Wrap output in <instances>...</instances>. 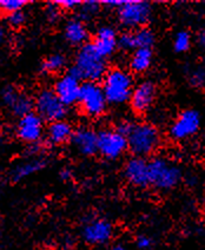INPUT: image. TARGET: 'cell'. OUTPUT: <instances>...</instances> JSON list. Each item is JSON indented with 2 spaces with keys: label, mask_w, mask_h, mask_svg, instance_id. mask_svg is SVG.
Instances as JSON below:
<instances>
[{
  "label": "cell",
  "mask_w": 205,
  "mask_h": 250,
  "mask_svg": "<svg viewBox=\"0 0 205 250\" xmlns=\"http://www.w3.org/2000/svg\"><path fill=\"white\" fill-rule=\"evenodd\" d=\"M97 52L104 59H109L115 55L118 49V35L115 27L110 25H102L96 31L92 41Z\"/></svg>",
  "instance_id": "obj_16"
},
{
  "label": "cell",
  "mask_w": 205,
  "mask_h": 250,
  "mask_svg": "<svg viewBox=\"0 0 205 250\" xmlns=\"http://www.w3.org/2000/svg\"><path fill=\"white\" fill-rule=\"evenodd\" d=\"M129 151L135 157L146 158L153 155L162 144V136L157 126L147 122H137L127 136Z\"/></svg>",
  "instance_id": "obj_3"
},
{
  "label": "cell",
  "mask_w": 205,
  "mask_h": 250,
  "mask_svg": "<svg viewBox=\"0 0 205 250\" xmlns=\"http://www.w3.org/2000/svg\"><path fill=\"white\" fill-rule=\"evenodd\" d=\"M62 12V11L57 5L56 1L47 2L46 6H45V17H46L48 22H51V24H56L61 19Z\"/></svg>",
  "instance_id": "obj_29"
},
{
  "label": "cell",
  "mask_w": 205,
  "mask_h": 250,
  "mask_svg": "<svg viewBox=\"0 0 205 250\" xmlns=\"http://www.w3.org/2000/svg\"><path fill=\"white\" fill-rule=\"evenodd\" d=\"M73 132H75V129L72 125L66 119H64V121L53 122V123L48 124L46 131H45V138L51 146H59L71 141Z\"/></svg>",
  "instance_id": "obj_18"
},
{
  "label": "cell",
  "mask_w": 205,
  "mask_h": 250,
  "mask_svg": "<svg viewBox=\"0 0 205 250\" xmlns=\"http://www.w3.org/2000/svg\"><path fill=\"white\" fill-rule=\"evenodd\" d=\"M191 47V35L187 31H178L173 38V50L177 53H184Z\"/></svg>",
  "instance_id": "obj_25"
},
{
  "label": "cell",
  "mask_w": 205,
  "mask_h": 250,
  "mask_svg": "<svg viewBox=\"0 0 205 250\" xmlns=\"http://www.w3.org/2000/svg\"><path fill=\"white\" fill-rule=\"evenodd\" d=\"M102 87L109 105L121 106L130 103L132 91L135 89L133 77L129 71L122 67L109 69L102 81Z\"/></svg>",
  "instance_id": "obj_2"
},
{
  "label": "cell",
  "mask_w": 205,
  "mask_h": 250,
  "mask_svg": "<svg viewBox=\"0 0 205 250\" xmlns=\"http://www.w3.org/2000/svg\"><path fill=\"white\" fill-rule=\"evenodd\" d=\"M102 6V2L93 1V0L82 2L78 8V18L84 22L93 21L101 13Z\"/></svg>",
  "instance_id": "obj_23"
},
{
  "label": "cell",
  "mask_w": 205,
  "mask_h": 250,
  "mask_svg": "<svg viewBox=\"0 0 205 250\" xmlns=\"http://www.w3.org/2000/svg\"><path fill=\"white\" fill-rule=\"evenodd\" d=\"M66 57L62 55V53H52V55L45 58L44 62H41V70L45 75H50V73L52 75V73L61 72L66 66Z\"/></svg>",
  "instance_id": "obj_22"
},
{
  "label": "cell",
  "mask_w": 205,
  "mask_h": 250,
  "mask_svg": "<svg viewBox=\"0 0 205 250\" xmlns=\"http://www.w3.org/2000/svg\"><path fill=\"white\" fill-rule=\"evenodd\" d=\"M70 142L76 151L85 157H91L98 153V131L87 125L76 127Z\"/></svg>",
  "instance_id": "obj_14"
},
{
  "label": "cell",
  "mask_w": 205,
  "mask_h": 250,
  "mask_svg": "<svg viewBox=\"0 0 205 250\" xmlns=\"http://www.w3.org/2000/svg\"><path fill=\"white\" fill-rule=\"evenodd\" d=\"M20 95V91H18L16 87L11 86V85H7L2 89L1 92V98H2V103H4L5 106L7 109H10L11 106L14 104V102L17 101V98L19 97Z\"/></svg>",
  "instance_id": "obj_28"
},
{
  "label": "cell",
  "mask_w": 205,
  "mask_h": 250,
  "mask_svg": "<svg viewBox=\"0 0 205 250\" xmlns=\"http://www.w3.org/2000/svg\"><path fill=\"white\" fill-rule=\"evenodd\" d=\"M133 32L136 37L137 49H152L156 42V36L151 28L145 26Z\"/></svg>",
  "instance_id": "obj_24"
},
{
  "label": "cell",
  "mask_w": 205,
  "mask_h": 250,
  "mask_svg": "<svg viewBox=\"0 0 205 250\" xmlns=\"http://www.w3.org/2000/svg\"><path fill=\"white\" fill-rule=\"evenodd\" d=\"M28 4L27 1L24 0H2L0 1V7H1L2 12L6 14L18 12V11H24V7Z\"/></svg>",
  "instance_id": "obj_27"
},
{
  "label": "cell",
  "mask_w": 205,
  "mask_h": 250,
  "mask_svg": "<svg viewBox=\"0 0 205 250\" xmlns=\"http://www.w3.org/2000/svg\"><path fill=\"white\" fill-rule=\"evenodd\" d=\"M8 110L12 112L13 116L18 117V119L24 117L34 111V98H31L26 93L20 92L19 97Z\"/></svg>",
  "instance_id": "obj_21"
},
{
  "label": "cell",
  "mask_w": 205,
  "mask_h": 250,
  "mask_svg": "<svg viewBox=\"0 0 205 250\" xmlns=\"http://www.w3.org/2000/svg\"><path fill=\"white\" fill-rule=\"evenodd\" d=\"M47 158L44 156L27 157L24 162H19L10 170V181L13 183L20 182L28 176L41 171L47 166Z\"/></svg>",
  "instance_id": "obj_17"
},
{
  "label": "cell",
  "mask_w": 205,
  "mask_h": 250,
  "mask_svg": "<svg viewBox=\"0 0 205 250\" xmlns=\"http://www.w3.org/2000/svg\"><path fill=\"white\" fill-rule=\"evenodd\" d=\"M129 150L127 138L116 129L98 130V153L105 160H117Z\"/></svg>",
  "instance_id": "obj_8"
},
{
  "label": "cell",
  "mask_w": 205,
  "mask_h": 250,
  "mask_svg": "<svg viewBox=\"0 0 205 250\" xmlns=\"http://www.w3.org/2000/svg\"><path fill=\"white\" fill-rule=\"evenodd\" d=\"M64 38L67 44L72 46L82 47L85 45L89 39V31H87L86 24L81 21L79 18H71L65 22L64 30Z\"/></svg>",
  "instance_id": "obj_19"
},
{
  "label": "cell",
  "mask_w": 205,
  "mask_h": 250,
  "mask_svg": "<svg viewBox=\"0 0 205 250\" xmlns=\"http://www.w3.org/2000/svg\"><path fill=\"white\" fill-rule=\"evenodd\" d=\"M44 119L36 111L28 113L24 117L18 119L16 126V135L19 141L32 146V144L41 143V138L45 136Z\"/></svg>",
  "instance_id": "obj_10"
},
{
  "label": "cell",
  "mask_w": 205,
  "mask_h": 250,
  "mask_svg": "<svg viewBox=\"0 0 205 250\" xmlns=\"http://www.w3.org/2000/svg\"><path fill=\"white\" fill-rule=\"evenodd\" d=\"M196 42H197L198 46L205 51V30L199 31L197 37H196Z\"/></svg>",
  "instance_id": "obj_35"
},
{
  "label": "cell",
  "mask_w": 205,
  "mask_h": 250,
  "mask_svg": "<svg viewBox=\"0 0 205 250\" xmlns=\"http://www.w3.org/2000/svg\"><path fill=\"white\" fill-rule=\"evenodd\" d=\"M107 69V61L97 52L92 42H86L77 51L73 64L67 69L68 75L78 81L98 83L102 81Z\"/></svg>",
  "instance_id": "obj_1"
},
{
  "label": "cell",
  "mask_w": 205,
  "mask_h": 250,
  "mask_svg": "<svg viewBox=\"0 0 205 250\" xmlns=\"http://www.w3.org/2000/svg\"><path fill=\"white\" fill-rule=\"evenodd\" d=\"M111 250H127V249L125 248L124 246H122V244H116V246H113L112 248H111Z\"/></svg>",
  "instance_id": "obj_38"
},
{
  "label": "cell",
  "mask_w": 205,
  "mask_h": 250,
  "mask_svg": "<svg viewBox=\"0 0 205 250\" xmlns=\"http://www.w3.org/2000/svg\"><path fill=\"white\" fill-rule=\"evenodd\" d=\"M59 176H61V178L62 181H68V180H71V177H72V171H71V169L64 167V169L59 172Z\"/></svg>",
  "instance_id": "obj_37"
},
{
  "label": "cell",
  "mask_w": 205,
  "mask_h": 250,
  "mask_svg": "<svg viewBox=\"0 0 205 250\" xmlns=\"http://www.w3.org/2000/svg\"><path fill=\"white\" fill-rule=\"evenodd\" d=\"M113 236V227L102 218L91 220L82 227V237L91 246H102L110 242Z\"/></svg>",
  "instance_id": "obj_13"
},
{
  "label": "cell",
  "mask_w": 205,
  "mask_h": 250,
  "mask_svg": "<svg viewBox=\"0 0 205 250\" xmlns=\"http://www.w3.org/2000/svg\"><path fill=\"white\" fill-rule=\"evenodd\" d=\"M124 177L132 187L145 189L150 187L149 161L142 157H131L124 166Z\"/></svg>",
  "instance_id": "obj_15"
},
{
  "label": "cell",
  "mask_w": 205,
  "mask_h": 250,
  "mask_svg": "<svg viewBox=\"0 0 205 250\" xmlns=\"http://www.w3.org/2000/svg\"><path fill=\"white\" fill-rule=\"evenodd\" d=\"M157 97V85L153 81L145 79L135 85L130 99V106L137 115L147 112Z\"/></svg>",
  "instance_id": "obj_11"
},
{
  "label": "cell",
  "mask_w": 205,
  "mask_h": 250,
  "mask_svg": "<svg viewBox=\"0 0 205 250\" xmlns=\"http://www.w3.org/2000/svg\"><path fill=\"white\" fill-rule=\"evenodd\" d=\"M189 82L192 87L196 89H202L205 86V69L204 67H197L190 73Z\"/></svg>",
  "instance_id": "obj_30"
},
{
  "label": "cell",
  "mask_w": 205,
  "mask_h": 250,
  "mask_svg": "<svg viewBox=\"0 0 205 250\" xmlns=\"http://www.w3.org/2000/svg\"><path fill=\"white\" fill-rule=\"evenodd\" d=\"M119 24L127 31H137L146 26L152 17V5L147 1H124L117 10Z\"/></svg>",
  "instance_id": "obj_5"
},
{
  "label": "cell",
  "mask_w": 205,
  "mask_h": 250,
  "mask_svg": "<svg viewBox=\"0 0 205 250\" xmlns=\"http://www.w3.org/2000/svg\"><path fill=\"white\" fill-rule=\"evenodd\" d=\"M136 243H137V247H138L141 250H147L152 247L153 241L152 238L147 236V235H139V236L137 237Z\"/></svg>",
  "instance_id": "obj_34"
},
{
  "label": "cell",
  "mask_w": 205,
  "mask_h": 250,
  "mask_svg": "<svg viewBox=\"0 0 205 250\" xmlns=\"http://www.w3.org/2000/svg\"><path fill=\"white\" fill-rule=\"evenodd\" d=\"M153 59L152 49H137L130 57L129 67L131 72L143 75L151 67Z\"/></svg>",
  "instance_id": "obj_20"
},
{
  "label": "cell",
  "mask_w": 205,
  "mask_h": 250,
  "mask_svg": "<svg viewBox=\"0 0 205 250\" xmlns=\"http://www.w3.org/2000/svg\"><path fill=\"white\" fill-rule=\"evenodd\" d=\"M52 89L65 106L71 107L79 103L82 90L81 81H78L73 76L68 75L67 72L59 76L56 79Z\"/></svg>",
  "instance_id": "obj_12"
},
{
  "label": "cell",
  "mask_w": 205,
  "mask_h": 250,
  "mask_svg": "<svg viewBox=\"0 0 205 250\" xmlns=\"http://www.w3.org/2000/svg\"><path fill=\"white\" fill-rule=\"evenodd\" d=\"M57 5L61 7L62 11H75L78 10L79 6H81L82 1H73V0H62V1H56Z\"/></svg>",
  "instance_id": "obj_33"
},
{
  "label": "cell",
  "mask_w": 205,
  "mask_h": 250,
  "mask_svg": "<svg viewBox=\"0 0 205 250\" xmlns=\"http://www.w3.org/2000/svg\"><path fill=\"white\" fill-rule=\"evenodd\" d=\"M79 109L89 118H99L106 112L107 103L102 85L92 82H85L82 84Z\"/></svg>",
  "instance_id": "obj_7"
},
{
  "label": "cell",
  "mask_w": 205,
  "mask_h": 250,
  "mask_svg": "<svg viewBox=\"0 0 205 250\" xmlns=\"http://www.w3.org/2000/svg\"><path fill=\"white\" fill-rule=\"evenodd\" d=\"M123 2L124 1H104L102 2V5L105 7L111 8V10H118L123 5Z\"/></svg>",
  "instance_id": "obj_36"
},
{
  "label": "cell",
  "mask_w": 205,
  "mask_h": 250,
  "mask_svg": "<svg viewBox=\"0 0 205 250\" xmlns=\"http://www.w3.org/2000/svg\"><path fill=\"white\" fill-rule=\"evenodd\" d=\"M201 127V113L196 109H185L170 125L169 136L176 142L193 137Z\"/></svg>",
  "instance_id": "obj_9"
},
{
  "label": "cell",
  "mask_w": 205,
  "mask_h": 250,
  "mask_svg": "<svg viewBox=\"0 0 205 250\" xmlns=\"http://www.w3.org/2000/svg\"><path fill=\"white\" fill-rule=\"evenodd\" d=\"M34 111L45 122L64 121L68 115V107L62 103L53 89L42 87L34 97Z\"/></svg>",
  "instance_id": "obj_6"
},
{
  "label": "cell",
  "mask_w": 205,
  "mask_h": 250,
  "mask_svg": "<svg viewBox=\"0 0 205 250\" xmlns=\"http://www.w3.org/2000/svg\"><path fill=\"white\" fill-rule=\"evenodd\" d=\"M133 125H135L133 122L129 121V119H123V121L118 122V124H117V126H116V130L127 138V136L130 135L131 130H132Z\"/></svg>",
  "instance_id": "obj_32"
},
{
  "label": "cell",
  "mask_w": 205,
  "mask_h": 250,
  "mask_svg": "<svg viewBox=\"0 0 205 250\" xmlns=\"http://www.w3.org/2000/svg\"><path fill=\"white\" fill-rule=\"evenodd\" d=\"M6 21L12 28L21 27L26 22V13L24 11H18V12L6 14Z\"/></svg>",
  "instance_id": "obj_31"
},
{
  "label": "cell",
  "mask_w": 205,
  "mask_h": 250,
  "mask_svg": "<svg viewBox=\"0 0 205 250\" xmlns=\"http://www.w3.org/2000/svg\"><path fill=\"white\" fill-rule=\"evenodd\" d=\"M182 169L177 164L162 156H156L149 161L150 187L161 191H169L182 181Z\"/></svg>",
  "instance_id": "obj_4"
},
{
  "label": "cell",
  "mask_w": 205,
  "mask_h": 250,
  "mask_svg": "<svg viewBox=\"0 0 205 250\" xmlns=\"http://www.w3.org/2000/svg\"><path fill=\"white\" fill-rule=\"evenodd\" d=\"M118 49L122 51H136L137 44H136V37L133 31H125V32L121 33L118 36Z\"/></svg>",
  "instance_id": "obj_26"
},
{
  "label": "cell",
  "mask_w": 205,
  "mask_h": 250,
  "mask_svg": "<svg viewBox=\"0 0 205 250\" xmlns=\"http://www.w3.org/2000/svg\"><path fill=\"white\" fill-rule=\"evenodd\" d=\"M204 158H205V155H204Z\"/></svg>",
  "instance_id": "obj_39"
}]
</instances>
